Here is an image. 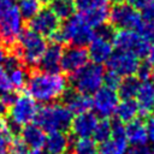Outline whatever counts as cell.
<instances>
[{
  "label": "cell",
  "mask_w": 154,
  "mask_h": 154,
  "mask_svg": "<svg viewBox=\"0 0 154 154\" xmlns=\"http://www.w3.org/2000/svg\"><path fill=\"white\" fill-rule=\"evenodd\" d=\"M28 94L40 103L55 102L67 91V81L59 72H34L26 83Z\"/></svg>",
  "instance_id": "obj_1"
},
{
  "label": "cell",
  "mask_w": 154,
  "mask_h": 154,
  "mask_svg": "<svg viewBox=\"0 0 154 154\" xmlns=\"http://www.w3.org/2000/svg\"><path fill=\"white\" fill-rule=\"evenodd\" d=\"M72 118V113L65 105L51 102L38 108L35 120L45 132H53L70 129Z\"/></svg>",
  "instance_id": "obj_2"
},
{
  "label": "cell",
  "mask_w": 154,
  "mask_h": 154,
  "mask_svg": "<svg viewBox=\"0 0 154 154\" xmlns=\"http://www.w3.org/2000/svg\"><path fill=\"white\" fill-rule=\"evenodd\" d=\"M46 48L47 43L45 36L31 29H28L23 30L18 36L16 53L20 58L23 64L34 67L38 65Z\"/></svg>",
  "instance_id": "obj_3"
},
{
  "label": "cell",
  "mask_w": 154,
  "mask_h": 154,
  "mask_svg": "<svg viewBox=\"0 0 154 154\" xmlns=\"http://www.w3.org/2000/svg\"><path fill=\"white\" fill-rule=\"evenodd\" d=\"M8 118H10V126L12 131L17 128H23L32 123L36 118L38 107L36 101L29 94H22L14 96L11 105L7 108Z\"/></svg>",
  "instance_id": "obj_4"
},
{
  "label": "cell",
  "mask_w": 154,
  "mask_h": 154,
  "mask_svg": "<svg viewBox=\"0 0 154 154\" xmlns=\"http://www.w3.org/2000/svg\"><path fill=\"white\" fill-rule=\"evenodd\" d=\"M103 75L105 71L101 65L95 63L87 64L72 73L71 84L76 91L90 95L103 85Z\"/></svg>",
  "instance_id": "obj_5"
},
{
  "label": "cell",
  "mask_w": 154,
  "mask_h": 154,
  "mask_svg": "<svg viewBox=\"0 0 154 154\" xmlns=\"http://www.w3.org/2000/svg\"><path fill=\"white\" fill-rule=\"evenodd\" d=\"M60 31L64 36L65 42L70 43L71 46L81 47L88 46L95 35L94 29L85 22L81 13H73L71 17L65 19V23L60 28Z\"/></svg>",
  "instance_id": "obj_6"
},
{
  "label": "cell",
  "mask_w": 154,
  "mask_h": 154,
  "mask_svg": "<svg viewBox=\"0 0 154 154\" xmlns=\"http://www.w3.org/2000/svg\"><path fill=\"white\" fill-rule=\"evenodd\" d=\"M113 47L118 51L130 52L138 58H144L152 43L136 30L119 29L112 37Z\"/></svg>",
  "instance_id": "obj_7"
},
{
  "label": "cell",
  "mask_w": 154,
  "mask_h": 154,
  "mask_svg": "<svg viewBox=\"0 0 154 154\" xmlns=\"http://www.w3.org/2000/svg\"><path fill=\"white\" fill-rule=\"evenodd\" d=\"M23 31V17L16 5L0 8V38L6 45L17 42Z\"/></svg>",
  "instance_id": "obj_8"
},
{
  "label": "cell",
  "mask_w": 154,
  "mask_h": 154,
  "mask_svg": "<svg viewBox=\"0 0 154 154\" xmlns=\"http://www.w3.org/2000/svg\"><path fill=\"white\" fill-rule=\"evenodd\" d=\"M108 19L112 26L119 29H131L138 31L143 20L138 10L128 2H116L108 12Z\"/></svg>",
  "instance_id": "obj_9"
},
{
  "label": "cell",
  "mask_w": 154,
  "mask_h": 154,
  "mask_svg": "<svg viewBox=\"0 0 154 154\" xmlns=\"http://www.w3.org/2000/svg\"><path fill=\"white\" fill-rule=\"evenodd\" d=\"M106 64L108 70L118 73L120 77L134 76L140 65V58L130 52L117 49L111 54Z\"/></svg>",
  "instance_id": "obj_10"
},
{
  "label": "cell",
  "mask_w": 154,
  "mask_h": 154,
  "mask_svg": "<svg viewBox=\"0 0 154 154\" xmlns=\"http://www.w3.org/2000/svg\"><path fill=\"white\" fill-rule=\"evenodd\" d=\"M91 101L96 116H100L102 118H108L112 114H114L117 105L119 102V96L114 89L102 85L94 93Z\"/></svg>",
  "instance_id": "obj_11"
},
{
  "label": "cell",
  "mask_w": 154,
  "mask_h": 154,
  "mask_svg": "<svg viewBox=\"0 0 154 154\" xmlns=\"http://www.w3.org/2000/svg\"><path fill=\"white\" fill-rule=\"evenodd\" d=\"M29 26L31 30L38 32L42 36H51L60 28L59 17L51 10V7L41 8L31 19H29Z\"/></svg>",
  "instance_id": "obj_12"
},
{
  "label": "cell",
  "mask_w": 154,
  "mask_h": 154,
  "mask_svg": "<svg viewBox=\"0 0 154 154\" xmlns=\"http://www.w3.org/2000/svg\"><path fill=\"white\" fill-rule=\"evenodd\" d=\"M89 55L88 51L81 46H69L67 48L63 49L60 69L66 73H75L84 65L88 64Z\"/></svg>",
  "instance_id": "obj_13"
},
{
  "label": "cell",
  "mask_w": 154,
  "mask_h": 154,
  "mask_svg": "<svg viewBox=\"0 0 154 154\" xmlns=\"http://www.w3.org/2000/svg\"><path fill=\"white\" fill-rule=\"evenodd\" d=\"M2 64H5V69L8 73V79L13 90H20L26 87L29 75L17 53L7 54Z\"/></svg>",
  "instance_id": "obj_14"
},
{
  "label": "cell",
  "mask_w": 154,
  "mask_h": 154,
  "mask_svg": "<svg viewBox=\"0 0 154 154\" xmlns=\"http://www.w3.org/2000/svg\"><path fill=\"white\" fill-rule=\"evenodd\" d=\"M88 55L89 59L99 65H103L109 59L111 54L113 53V43L112 40L105 36H101L95 32L93 40L88 45Z\"/></svg>",
  "instance_id": "obj_15"
},
{
  "label": "cell",
  "mask_w": 154,
  "mask_h": 154,
  "mask_svg": "<svg viewBox=\"0 0 154 154\" xmlns=\"http://www.w3.org/2000/svg\"><path fill=\"white\" fill-rule=\"evenodd\" d=\"M99 122L96 113H91L90 111L78 113L72 118L70 129L76 137H91L95 126Z\"/></svg>",
  "instance_id": "obj_16"
},
{
  "label": "cell",
  "mask_w": 154,
  "mask_h": 154,
  "mask_svg": "<svg viewBox=\"0 0 154 154\" xmlns=\"http://www.w3.org/2000/svg\"><path fill=\"white\" fill-rule=\"evenodd\" d=\"M64 102L65 106L70 109L72 114H78L83 113L87 111H90L93 108V101L91 97L87 94L79 93V91H66L64 94Z\"/></svg>",
  "instance_id": "obj_17"
},
{
  "label": "cell",
  "mask_w": 154,
  "mask_h": 154,
  "mask_svg": "<svg viewBox=\"0 0 154 154\" xmlns=\"http://www.w3.org/2000/svg\"><path fill=\"white\" fill-rule=\"evenodd\" d=\"M140 114L149 116L154 111V82L144 81L141 83L136 95Z\"/></svg>",
  "instance_id": "obj_18"
},
{
  "label": "cell",
  "mask_w": 154,
  "mask_h": 154,
  "mask_svg": "<svg viewBox=\"0 0 154 154\" xmlns=\"http://www.w3.org/2000/svg\"><path fill=\"white\" fill-rule=\"evenodd\" d=\"M61 54H63V47L61 45L53 43L51 46H47L38 65L43 71L49 72H58L60 70V61H61Z\"/></svg>",
  "instance_id": "obj_19"
},
{
  "label": "cell",
  "mask_w": 154,
  "mask_h": 154,
  "mask_svg": "<svg viewBox=\"0 0 154 154\" xmlns=\"http://www.w3.org/2000/svg\"><path fill=\"white\" fill-rule=\"evenodd\" d=\"M43 147L47 154H65L70 147V138L65 131L48 132Z\"/></svg>",
  "instance_id": "obj_20"
},
{
  "label": "cell",
  "mask_w": 154,
  "mask_h": 154,
  "mask_svg": "<svg viewBox=\"0 0 154 154\" xmlns=\"http://www.w3.org/2000/svg\"><path fill=\"white\" fill-rule=\"evenodd\" d=\"M125 135H126L128 142L131 146L147 144L148 137H147V130H146L144 120H142L140 118H136V119L126 123Z\"/></svg>",
  "instance_id": "obj_21"
},
{
  "label": "cell",
  "mask_w": 154,
  "mask_h": 154,
  "mask_svg": "<svg viewBox=\"0 0 154 154\" xmlns=\"http://www.w3.org/2000/svg\"><path fill=\"white\" fill-rule=\"evenodd\" d=\"M20 137L30 149H40L45 144L46 134L37 124L30 123L22 128Z\"/></svg>",
  "instance_id": "obj_22"
},
{
  "label": "cell",
  "mask_w": 154,
  "mask_h": 154,
  "mask_svg": "<svg viewBox=\"0 0 154 154\" xmlns=\"http://www.w3.org/2000/svg\"><path fill=\"white\" fill-rule=\"evenodd\" d=\"M114 114L117 116V119L124 124L136 119L140 114L137 101L135 99H122L117 105Z\"/></svg>",
  "instance_id": "obj_23"
},
{
  "label": "cell",
  "mask_w": 154,
  "mask_h": 154,
  "mask_svg": "<svg viewBox=\"0 0 154 154\" xmlns=\"http://www.w3.org/2000/svg\"><path fill=\"white\" fill-rule=\"evenodd\" d=\"M140 85H141V81L135 75L123 77L117 88L118 96L122 99H135L140 89Z\"/></svg>",
  "instance_id": "obj_24"
},
{
  "label": "cell",
  "mask_w": 154,
  "mask_h": 154,
  "mask_svg": "<svg viewBox=\"0 0 154 154\" xmlns=\"http://www.w3.org/2000/svg\"><path fill=\"white\" fill-rule=\"evenodd\" d=\"M128 144L129 142L126 138L111 137L97 147V154H125Z\"/></svg>",
  "instance_id": "obj_25"
},
{
  "label": "cell",
  "mask_w": 154,
  "mask_h": 154,
  "mask_svg": "<svg viewBox=\"0 0 154 154\" xmlns=\"http://www.w3.org/2000/svg\"><path fill=\"white\" fill-rule=\"evenodd\" d=\"M108 12H109L108 7L102 6V7H97V8H94L91 11H88L81 14L93 29H97L99 26L106 24V22L108 20Z\"/></svg>",
  "instance_id": "obj_26"
},
{
  "label": "cell",
  "mask_w": 154,
  "mask_h": 154,
  "mask_svg": "<svg viewBox=\"0 0 154 154\" xmlns=\"http://www.w3.org/2000/svg\"><path fill=\"white\" fill-rule=\"evenodd\" d=\"M51 10L59 17V19H67L75 13V5L72 0H52Z\"/></svg>",
  "instance_id": "obj_27"
},
{
  "label": "cell",
  "mask_w": 154,
  "mask_h": 154,
  "mask_svg": "<svg viewBox=\"0 0 154 154\" xmlns=\"http://www.w3.org/2000/svg\"><path fill=\"white\" fill-rule=\"evenodd\" d=\"M73 154H97V144L90 137H77L73 143Z\"/></svg>",
  "instance_id": "obj_28"
},
{
  "label": "cell",
  "mask_w": 154,
  "mask_h": 154,
  "mask_svg": "<svg viewBox=\"0 0 154 154\" xmlns=\"http://www.w3.org/2000/svg\"><path fill=\"white\" fill-rule=\"evenodd\" d=\"M12 132L10 124L0 116V154H8L10 143L13 137Z\"/></svg>",
  "instance_id": "obj_29"
},
{
  "label": "cell",
  "mask_w": 154,
  "mask_h": 154,
  "mask_svg": "<svg viewBox=\"0 0 154 154\" xmlns=\"http://www.w3.org/2000/svg\"><path fill=\"white\" fill-rule=\"evenodd\" d=\"M111 122L107 119V118H102L101 120L97 122L96 126H95V130L93 132V140L96 142V143H102L107 140L111 138Z\"/></svg>",
  "instance_id": "obj_30"
},
{
  "label": "cell",
  "mask_w": 154,
  "mask_h": 154,
  "mask_svg": "<svg viewBox=\"0 0 154 154\" xmlns=\"http://www.w3.org/2000/svg\"><path fill=\"white\" fill-rule=\"evenodd\" d=\"M17 7L23 19H31L41 10V2L38 0H18Z\"/></svg>",
  "instance_id": "obj_31"
},
{
  "label": "cell",
  "mask_w": 154,
  "mask_h": 154,
  "mask_svg": "<svg viewBox=\"0 0 154 154\" xmlns=\"http://www.w3.org/2000/svg\"><path fill=\"white\" fill-rule=\"evenodd\" d=\"M75 8L79 13H85L88 11H91L97 7L107 6L108 0H72Z\"/></svg>",
  "instance_id": "obj_32"
},
{
  "label": "cell",
  "mask_w": 154,
  "mask_h": 154,
  "mask_svg": "<svg viewBox=\"0 0 154 154\" xmlns=\"http://www.w3.org/2000/svg\"><path fill=\"white\" fill-rule=\"evenodd\" d=\"M153 70H154V66L150 65L148 61L144 60V63H140L135 76H136L141 82L149 81V79L153 77Z\"/></svg>",
  "instance_id": "obj_33"
},
{
  "label": "cell",
  "mask_w": 154,
  "mask_h": 154,
  "mask_svg": "<svg viewBox=\"0 0 154 154\" xmlns=\"http://www.w3.org/2000/svg\"><path fill=\"white\" fill-rule=\"evenodd\" d=\"M28 150L29 147L25 144L22 137H12L8 148V154H26Z\"/></svg>",
  "instance_id": "obj_34"
},
{
  "label": "cell",
  "mask_w": 154,
  "mask_h": 154,
  "mask_svg": "<svg viewBox=\"0 0 154 154\" xmlns=\"http://www.w3.org/2000/svg\"><path fill=\"white\" fill-rule=\"evenodd\" d=\"M123 77H120L118 73L108 70L107 72H105L103 75V85L107 87V88H111V89H114L117 90L120 81H122Z\"/></svg>",
  "instance_id": "obj_35"
},
{
  "label": "cell",
  "mask_w": 154,
  "mask_h": 154,
  "mask_svg": "<svg viewBox=\"0 0 154 154\" xmlns=\"http://www.w3.org/2000/svg\"><path fill=\"white\" fill-rule=\"evenodd\" d=\"M12 90L13 89H12V85L8 79V73H7L6 69L0 65V94L10 93Z\"/></svg>",
  "instance_id": "obj_36"
},
{
  "label": "cell",
  "mask_w": 154,
  "mask_h": 154,
  "mask_svg": "<svg viewBox=\"0 0 154 154\" xmlns=\"http://www.w3.org/2000/svg\"><path fill=\"white\" fill-rule=\"evenodd\" d=\"M138 32L141 35H143L148 41L149 43L154 45V22H150V23H147V22H143Z\"/></svg>",
  "instance_id": "obj_37"
},
{
  "label": "cell",
  "mask_w": 154,
  "mask_h": 154,
  "mask_svg": "<svg viewBox=\"0 0 154 154\" xmlns=\"http://www.w3.org/2000/svg\"><path fill=\"white\" fill-rule=\"evenodd\" d=\"M144 123H146L148 141H150L154 144V116H152V114L147 116V119L144 120Z\"/></svg>",
  "instance_id": "obj_38"
},
{
  "label": "cell",
  "mask_w": 154,
  "mask_h": 154,
  "mask_svg": "<svg viewBox=\"0 0 154 154\" xmlns=\"http://www.w3.org/2000/svg\"><path fill=\"white\" fill-rule=\"evenodd\" d=\"M142 20L150 23L154 22V1H152L147 7H144L142 10Z\"/></svg>",
  "instance_id": "obj_39"
},
{
  "label": "cell",
  "mask_w": 154,
  "mask_h": 154,
  "mask_svg": "<svg viewBox=\"0 0 154 154\" xmlns=\"http://www.w3.org/2000/svg\"><path fill=\"white\" fill-rule=\"evenodd\" d=\"M125 154H150V148L147 144H140V146H131L128 147Z\"/></svg>",
  "instance_id": "obj_40"
},
{
  "label": "cell",
  "mask_w": 154,
  "mask_h": 154,
  "mask_svg": "<svg viewBox=\"0 0 154 154\" xmlns=\"http://www.w3.org/2000/svg\"><path fill=\"white\" fill-rule=\"evenodd\" d=\"M152 1L154 0H128V4H130L136 10H143L144 7H147Z\"/></svg>",
  "instance_id": "obj_41"
},
{
  "label": "cell",
  "mask_w": 154,
  "mask_h": 154,
  "mask_svg": "<svg viewBox=\"0 0 154 154\" xmlns=\"http://www.w3.org/2000/svg\"><path fill=\"white\" fill-rule=\"evenodd\" d=\"M144 59H146V61H148L150 65H153V66H154V45H150L149 51L147 52V54H146Z\"/></svg>",
  "instance_id": "obj_42"
},
{
  "label": "cell",
  "mask_w": 154,
  "mask_h": 154,
  "mask_svg": "<svg viewBox=\"0 0 154 154\" xmlns=\"http://www.w3.org/2000/svg\"><path fill=\"white\" fill-rule=\"evenodd\" d=\"M6 55H7V52H6L5 47H4V46L0 43V65L4 63V60H5Z\"/></svg>",
  "instance_id": "obj_43"
},
{
  "label": "cell",
  "mask_w": 154,
  "mask_h": 154,
  "mask_svg": "<svg viewBox=\"0 0 154 154\" xmlns=\"http://www.w3.org/2000/svg\"><path fill=\"white\" fill-rule=\"evenodd\" d=\"M16 0H0V8H5L7 6H11L14 4Z\"/></svg>",
  "instance_id": "obj_44"
},
{
  "label": "cell",
  "mask_w": 154,
  "mask_h": 154,
  "mask_svg": "<svg viewBox=\"0 0 154 154\" xmlns=\"http://www.w3.org/2000/svg\"><path fill=\"white\" fill-rule=\"evenodd\" d=\"M7 111V106L6 105H4L1 101H0V116L4 113V112H6Z\"/></svg>",
  "instance_id": "obj_45"
},
{
  "label": "cell",
  "mask_w": 154,
  "mask_h": 154,
  "mask_svg": "<svg viewBox=\"0 0 154 154\" xmlns=\"http://www.w3.org/2000/svg\"><path fill=\"white\" fill-rule=\"evenodd\" d=\"M26 154H42V152L40 149H30V150H28Z\"/></svg>",
  "instance_id": "obj_46"
},
{
  "label": "cell",
  "mask_w": 154,
  "mask_h": 154,
  "mask_svg": "<svg viewBox=\"0 0 154 154\" xmlns=\"http://www.w3.org/2000/svg\"><path fill=\"white\" fill-rule=\"evenodd\" d=\"M38 1H40L41 4H49L52 0H38Z\"/></svg>",
  "instance_id": "obj_47"
},
{
  "label": "cell",
  "mask_w": 154,
  "mask_h": 154,
  "mask_svg": "<svg viewBox=\"0 0 154 154\" xmlns=\"http://www.w3.org/2000/svg\"><path fill=\"white\" fill-rule=\"evenodd\" d=\"M109 1H112V2H122V1H124V0H109Z\"/></svg>",
  "instance_id": "obj_48"
},
{
  "label": "cell",
  "mask_w": 154,
  "mask_h": 154,
  "mask_svg": "<svg viewBox=\"0 0 154 154\" xmlns=\"http://www.w3.org/2000/svg\"><path fill=\"white\" fill-rule=\"evenodd\" d=\"M150 154H154V147H153V149H150Z\"/></svg>",
  "instance_id": "obj_49"
},
{
  "label": "cell",
  "mask_w": 154,
  "mask_h": 154,
  "mask_svg": "<svg viewBox=\"0 0 154 154\" xmlns=\"http://www.w3.org/2000/svg\"><path fill=\"white\" fill-rule=\"evenodd\" d=\"M152 78H154V70H153V77Z\"/></svg>",
  "instance_id": "obj_50"
},
{
  "label": "cell",
  "mask_w": 154,
  "mask_h": 154,
  "mask_svg": "<svg viewBox=\"0 0 154 154\" xmlns=\"http://www.w3.org/2000/svg\"><path fill=\"white\" fill-rule=\"evenodd\" d=\"M42 154H43V153H42ZM45 154H47V153H45Z\"/></svg>",
  "instance_id": "obj_51"
},
{
  "label": "cell",
  "mask_w": 154,
  "mask_h": 154,
  "mask_svg": "<svg viewBox=\"0 0 154 154\" xmlns=\"http://www.w3.org/2000/svg\"><path fill=\"white\" fill-rule=\"evenodd\" d=\"M65 154H67V153H65Z\"/></svg>",
  "instance_id": "obj_52"
}]
</instances>
